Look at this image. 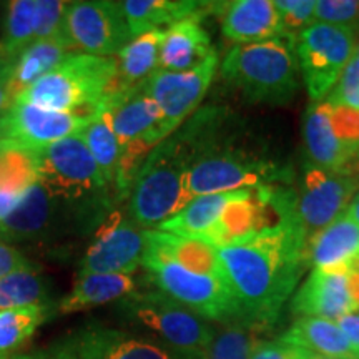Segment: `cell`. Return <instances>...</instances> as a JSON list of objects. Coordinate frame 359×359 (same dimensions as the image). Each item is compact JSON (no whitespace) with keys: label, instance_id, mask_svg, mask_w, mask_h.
I'll return each mask as SVG.
<instances>
[{"label":"cell","instance_id":"cell-1","mask_svg":"<svg viewBox=\"0 0 359 359\" xmlns=\"http://www.w3.org/2000/svg\"><path fill=\"white\" fill-rule=\"evenodd\" d=\"M306 243L299 219H286L217 248L246 325L271 326L278 320L306 266Z\"/></svg>","mask_w":359,"mask_h":359},{"label":"cell","instance_id":"cell-2","mask_svg":"<svg viewBox=\"0 0 359 359\" xmlns=\"http://www.w3.org/2000/svg\"><path fill=\"white\" fill-rule=\"evenodd\" d=\"M222 114L212 107L203 109L148 154L130 190V222L151 230L185 208L188 172L201 151L215 143Z\"/></svg>","mask_w":359,"mask_h":359},{"label":"cell","instance_id":"cell-3","mask_svg":"<svg viewBox=\"0 0 359 359\" xmlns=\"http://www.w3.org/2000/svg\"><path fill=\"white\" fill-rule=\"evenodd\" d=\"M283 39L235 45L219 74L253 105H286L298 92V58Z\"/></svg>","mask_w":359,"mask_h":359},{"label":"cell","instance_id":"cell-4","mask_svg":"<svg viewBox=\"0 0 359 359\" xmlns=\"http://www.w3.org/2000/svg\"><path fill=\"white\" fill-rule=\"evenodd\" d=\"M115 77V57L74 52L30 85L17 100L90 118L109 95Z\"/></svg>","mask_w":359,"mask_h":359},{"label":"cell","instance_id":"cell-5","mask_svg":"<svg viewBox=\"0 0 359 359\" xmlns=\"http://www.w3.org/2000/svg\"><path fill=\"white\" fill-rule=\"evenodd\" d=\"M110 114L111 127L118 138L120 158L115 191L120 198L130 195L133 180L143 161L161 142L172 135L158 105L138 87L110 93L102 103Z\"/></svg>","mask_w":359,"mask_h":359},{"label":"cell","instance_id":"cell-6","mask_svg":"<svg viewBox=\"0 0 359 359\" xmlns=\"http://www.w3.org/2000/svg\"><path fill=\"white\" fill-rule=\"evenodd\" d=\"M142 266L147 269L148 276L158 291L203 320L217 325L243 321L240 304L223 273L208 275L193 271L150 250H147Z\"/></svg>","mask_w":359,"mask_h":359},{"label":"cell","instance_id":"cell-7","mask_svg":"<svg viewBox=\"0 0 359 359\" xmlns=\"http://www.w3.org/2000/svg\"><path fill=\"white\" fill-rule=\"evenodd\" d=\"M120 316L154 331L178 351L205 359L215 326L161 291H135L118 302Z\"/></svg>","mask_w":359,"mask_h":359},{"label":"cell","instance_id":"cell-8","mask_svg":"<svg viewBox=\"0 0 359 359\" xmlns=\"http://www.w3.org/2000/svg\"><path fill=\"white\" fill-rule=\"evenodd\" d=\"M37 182L57 200H98L109 185L80 135L30 151Z\"/></svg>","mask_w":359,"mask_h":359},{"label":"cell","instance_id":"cell-9","mask_svg":"<svg viewBox=\"0 0 359 359\" xmlns=\"http://www.w3.org/2000/svg\"><path fill=\"white\" fill-rule=\"evenodd\" d=\"M285 178L283 168L271 161L222 148L215 142L193 161L187 177L185 195L190 203L200 195L276 185Z\"/></svg>","mask_w":359,"mask_h":359},{"label":"cell","instance_id":"cell-10","mask_svg":"<svg viewBox=\"0 0 359 359\" xmlns=\"http://www.w3.org/2000/svg\"><path fill=\"white\" fill-rule=\"evenodd\" d=\"M351 27L313 24L293 40L304 85L313 102L325 100L351 60L358 43Z\"/></svg>","mask_w":359,"mask_h":359},{"label":"cell","instance_id":"cell-11","mask_svg":"<svg viewBox=\"0 0 359 359\" xmlns=\"http://www.w3.org/2000/svg\"><path fill=\"white\" fill-rule=\"evenodd\" d=\"M87 116L42 109L29 102H13L0 114V150L30 151L77 137L88 123Z\"/></svg>","mask_w":359,"mask_h":359},{"label":"cell","instance_id":"cell-12","mask_svg":"<svg viewBox=\"0 0 359 359\" xmlns=\"http://www.w3.org/2000/svg\"><path fill=\"white\" fill-rule=\"evenodd\" d=\"M65 35L74 50L98 57H116L133 40L120 2H70L65 12Z\"/></svg>","mask_w":359,"mask_h":359},{"label":"cell","instance_id":"cell-13","mask_svg":"<svg viewBox=\"0 0 359 359\" xmlns=\"http://www.w3.org/2000/svg\"><path fill=\"white\" fill-rule=\"evenodd\" d=\"M218 64V52L213 50L206 60L190 70H156L140 85L143 92L158 105L170 132H177L198 109L213 82Z\"/></svg>","mask_w":359,"mask_h":359},{"label":"cell","instance_id":"cell-14","mask_svg":"<svg viewBox=\"0 0 359 359\" xmlns=\"http://www.w3.org/2000/svg\"><path fill=\"white\" fill-rule=\"evenodd\" d=\"M148 246V230H142L122 213L107 218L90 245L77 276L85 275H132L142 266Z\"/></svg>","mask_w":359,"mask_h":359},{"label":"cell","instance_id":"cell-15","mask_svg":"<svg viewBox=\"0 0 359 359\" xmlns=\"http://www.w3.org/2000/svg\"><path fill=\"white\" fill-rule=\"evenodd\" d=\"M359 191V177L326 172L316 165L304 170L302 188L296 193V212L309 238L346 212L349 201Z\"/></svg>","mask_w":359,"mask_h":359},{"label":"cell","instance_id":"cell-16","mask_svg":"<svg viewBox=\"0 0 359 359\" xmlns=\"http://www.w3.org/2000/svg\"><path fill=\"white\" fill-rule=\"evenodd\" d=\"M79 359H201L190 356L160 339L90 323L72 334Z\"/></svg>","mask_w":359,"mask_h":359},{"label":"cell","instance_id":"cell-17","mask_svg":"<svg viewBox=\"0 0 359 359\" xmlns=\"http://www.w3.org/2000/svg\"><path fill=\"white\" fill-rule=\"evenodd\" d=\"M291 311L302 318H325L331 321L359 311L349 266L313 268L306 281L291 299Z\"/></svg>","mask_w":359,"mask_h":359},{"label":"cell","instance_id":"cell-18","mask_svg":"<svg viewBox=\"0 0 359 359\" xmlns=\"http://www.w3.org/2000/svg\"><path fill=\"white\" fill-rule=\"evenodd\" d=\"M210 11L218 15L223 37L236 45L286 37L275 0L210 2Z\"/></svg>","mask_w":359,"mask_h":359},{"label":"cell","instance_id":"cell-19","mask_svg":"<svg viewBox=\"0 0 359 359\" xmlns=\"http://www.w3.org/2000/svg\"><path fill=\"white\" fill-rule=\"evenodd\" d=\"M303 137L313 165L326 172L356 175L359 177L358 156L331 122V105L326 100L311 102L304 115Z\"/></svg>","mask_w":359,"mask_h":359},{"label":"cell","instance_id":"cell-20","mask_svg":"<svg viewBox=\"0 0 359 359\" xmlns=\"http://www.w3.org/2000/svg\"><path fill=\"white\" fill-rule=\"evenodd\" d=\"M201 12L165 29L160 45L158 70H190L206 60L210 53L215 50L210 34L201 25V17H203Z\"/></svg>","mask_w":359,"mask_h":359},{"label":"cell","instance_id":"cell-21","mask_svg":"<svg viewBox=\"0 0 359 359\" xmlns=\"http://www.w3.org/2000/svg\"><path fill=\"white\" fill-rule=\"evenodd\" d=\"M70 53H74V47H72L67 37L34 40L17 57V60L11 65L6 75L12 103L34 82H37L40 77H43L52 69H55Z\"/></svg>","mask_w":359,"mask_h":359},{"label":"cell","instance_id":"cell-22","mask_svg":"<svg viewBox=\"0 0 359 359\" xmlns=\"http://www.w3.org/2000/svg\"><path fill=\"white\" fill-rule=\"evenodd\" d=\"M359 257V226L346 213L308 238L306 264L314 268L349 266Z\"/></svg>","mask_w":359,"mask_h":359},{"label":"cell","instance_id":"cell-23","mask_svg":"<svg viewBox=\"0 0 359 359\" xmlns=\"http://www.w3.org/2000/svg\"><path fill=\"white\" fill-rule=\"evenodd\" d=\"M55 213L57 198L35 182L12 213L0 222V236L13 241L37 238L52 226Z\"/></svg>","mask_w":359,"mask_h":359},{"label":"cell","instance_id":"cell-24","mask_svg":"<svg viewBox=\"0 0 359 359\" xmlns=\"http://www.w3.org/2000/svg\"><path fill=\"white\" fill-rule=\"evenodd\" d=\"M280 339L320 356L359 359V353L349 344L338 323L325 318H299Z\"/></svg>","mask_w":359,"mask_h":359},{"label":"cell","instance_id":"cell-25","mask_svg":"<svg viewBox=\"0 0 359 359\" xmlns=\"http://www.w3.org/2000/svg\"><path fill=\"white\" fill-rule=\"evenodd\" d=\"M206 4L195 0H125L120 2L132 37L165 30L180 20L201 12Z\"/></svg>","mask_w":359,"mask_h":359},{"label":"cell","instance_id":"cell-26","mask_svg":"<svg viewBox=\"0 0 359 359\" xmlns=\"http://www.w3.org/2000/svg\"><path fill=\"white\" fill-rule=\"evenodd\" d=\"M137 291L132 275H85L77 276L74 288L57 304L58 314L85 311L102 304L123 299Z\"/></svg>","mask_w":359,"mask_h":359},{"label":"cell","instance_id":"cell-27","mask_svg":"<svg viewBox=\"0 0 359 359\" xmlns=\"http://www.w3.org/2000/svg\"><path fill=\"white\" fill-rule=\"evenodd\" d=\"M165 30H154L135 37L116 55V77L110 93L138 87L158 70L160 45Z\"/></svg>","mask_w":359,"mask_h":359},{"label":"cell","instance_id":"cell-28","mask_svg":"<svg viewBox=\"0 0 359 359\" xmlns=\"http://www.w3.org/2000/svg\"><path fill=\"white\" fill-rule=\"evenodd\" d=\"M248 188L233 191L210 193V195H200L193 198L185 208L175 213L172 218L160 224L156 230L163 233H172V235L183 238H201L205 235L218 218L222 217L223 210L226 208L231 201L240 198Z\"/></svg>","mask_w":359,"mask_h":359},{"label":"cell","instance_id":"cell-29","mask_svg":"<svg viewBox=\"0 0 359 359\" xmlns=\"http://www.w3.org/2000/svg\"><path fill=\"white\" fill-rule=\"evenodd\" d=\"M147 250L193 271L208 273V275L223 273L218 259V250L198 238H183L160 230H148Z\"/></svg>","mask_w":359,"mask_h":359},{"label":"cell","instance_id":"cell-30","mask_svg":"<svg viewBox=\"0 0 359 359\" xmlns=\"http://www.w3.org/2000/svg\"><path fill=\"white\" fill-rule=\"evenodd\" d=\"M57 308L52 303L0 309V359H11L43 325Z\"/></svg>","mask_w":359,"mask_h":359},{"label":"cell","instance_id":"cell-31","mask_svg":"<svg viewBox=\"0 0 359 359\" xmlns=\"http://www.w3.org/2000/svg\"><path fill=\"white\" fill-rule=\"evenodd\" d=\"M37 0H13L7 4L0 39V77L6 75L17 57L34 42V19Z\"/></svg>","mask_w":359,"mask_h":359},{"label":"cell","instance_id":"cell-32","mask_svg":"<svg viewBox=\"0 0 359 359\" xmlns=\"http://www.w3.org/2000/svg\"><path fill=\"white\" fill-rule=\"evenodd\" d=\"M80 138L87 145L88 151L100 168L107 185L115 187L122 151H120L118 138L111 127L110 114L105 107L100 105V109L90 116L87 127L80 133Z\"/></svg>","mask_w":359,"mask_h":359},{"label":"cell","instance_id":"cell-33","mask_svg":"<svg viewBox=\"0 0 359 359\" xmlns=\"http://www.w3.org/2000/svg\"><path fill=\"white\" fill-rule=\"evenodd\" d=\"M35 182L37 177L30 154L0 150V222L12 213Z\"/></svg>","mask_w":359,"mask_h":359},{"label":"cell","instance_id":"cell-34","mask_svg":"<svg viewBox=\"0 0 359 359\" xmlns=\"http://www.w3.org/2000/svg\"><path fill=\"white\" fill-rule=\"evenodd\" d=\"M50 286L37 268L20 269L0 278V309L50 303Z\"/></svg>","mask_w":359,"mask_h":359},{"label":"cell","instance_id":"cell-35","mask_svg":"<svg viewBox=\"0 0 359 359\" xmlns=\"http://www.w3.org/2000/svg\"><path fill=\"white\" fill-rule=\"evenodd\" d=\"M255 327L243 321H233L215 327L205 359H251L255 341Z\"/></svg>","mask_w":359,"mask_h":359},{"label":"cell","instance_id":"cell-36","mask_svg":"<svg viewBox=\"0 0 359 359\" xmlns=\"http://www.w3.org/2000/svg\"><path fill=\"white\" fill-rule=\"evenodd\" d=\"M67 7H69V2H62V0H37L34 19L35 40L67 37L64 30Z\"/></svg>","mask_w":359,"mask_h":359},{"label":"cell","instance_id":"cell-37","mask_svg":"<svg viewBox=\"0 0 359 359\" xmlns=\"http://www.w3.org/2000/svg\"><path fill=\"white\" fill-rule=\"evenodd\" d=\"M314 6H316V0H275V7L280 13L286 37L291 45L296 35L316 24Z\"/></svg>","mask_w":359,"mask_h":359},{"label":"cell","instance_id":"cell-38","mask_svg":"<svg viewBox=\"0 0 359 359\" xmlns=\"http://www.w3.org/2000/svg\"><path fill=\"white\" fill-rule=\"evenodd\" d=\"M314 22L359 30V0H316Z\"/></svg>","mask_w":359,"mask_h":359},{"label":"cell","instance_id":"cell-39","mask_svg":"<svg viewBox=\"0 0 359 359\" xmlns=\"http://www.w3.org/2000/svg\"><path fill=\"white\" fill-rule=\"evenodd\" d=\"M333 105H343L348 109L359 111V50L356 47L351 60L343 70L338 83L331 90L330 95L325 98Z\"/></svg>","mask_w":359,"mask_h":359},{"label":"cell","instance_id":"cell-40","mask_svg":"<svg viewBox=\"0 0 359 359\" xmlns=\"http://www.w3.org/2000/svg\"><path fill=\"white\" fill-rule=\"evenodd\" d=\"M306 349H302L285 341H258L251 359H304Z\"/></svg>","mask_w":359,"mask_h":359},{"label":"cell","instance_id":"cell-41","mask_svg":"<svg viewBox=\"0 0 359 359\" xmlns=\"http://www.w3.org/2000/svg\"><path fill=\"white\" fill-rule=\"evenodd\" d=\"M11 359H79L72 336L57 341L50 346L30 353H17Z\"/></svg>","mask_w":359,"mask_h":359},{"label":"cell","instance_id":"cell-42","mask_svg":"<svg viewBox=\"0 0 359 359\" xmlns=\"http://www.w3.org/2000/svg\"><path fill=\"white\" fill-rule=\"evenodd\" d=\"M35 268L17 248L0 243V278L20 271V269Z\"/></svg>","mask_w":359,"mask_h":359},{"label":"cell","instance_id":"cell-43","mask_svg":"<svg viewBox=\"0 0 359 359\" xmlns=\"http://www.w3.org/2000/svg\"><path fill=\"white\" fill-rule=\"evenodd\" d=\"M344 336H346L349 344L359 353V311L349 313L346 316H341L336 320Z\"/></svg>","mask_w":359,"mask_h":359},{"label":"cell","instance_id":"cell-44","mask_svg":"<svg viewBox=\"0 0 359 359\" xmlns=\"http://www.w3.org/2000/svg\"><path fill=\"white\" fill-rule=\"evenodd\" d=\"M349 273H351V285H353V293L354 298L359 304V257L349 264Z\"/></svg>","mask_w":359,"mask_h":359},{"label":"cell","instance_id":"cell-45","mask_svg":"<svg viewBox=\"0 0 359 359\" xmlns=\"http://www.w3.org/2000/svg\"><path fill=\"white\" fill-rule=\"evenodd\" d=\"M344 213L348 215V218L351 219V222L356 224V226H359V191L353 196V200L349 201L346 212H344Z\"/></svg>","mask_w":359,"mask_h":359},{"label":"cell","instance_id":"cell-46","mask_svg":"<svg viewBox=\"0 0 359 359\" xmlns=\"http://www.w3.org/2000/svg\"><path fill=\"white\" fill-rule=\"evenodd\" d=\"M11 105H12V98H11V93H8L7 82L4 80V77H0V114H2L4 110H7Z\"/></svg>","mask_w":359,"mask_h":359},{"label":"cell","instance_id":"cell-47","mask_svg":"<svg viewBox=\"0 0 359 359\" xmlns=\"http://www.w3.org/2000/svg\"><path fill=\"white\" fill-rule=\"evenodd\" d=\"M304 359H336V358H326V356H320V354H313V353L306 351V356H304Z\"/></svg>","mask_w":359,"mask_h":359},{"label":"cell","instance_id":"cell-48","mask_svg":"<svg viewBox=\"0 0 359 359\" xmlns=\"http://www.w3.org/2000/svg\"><path fill=\"white\" fill-rule=\"evenodd\" d=\"M358 167H359V156H358Z\"/></svg>","mask_w":359,"mask_h":359},{"label":"cell","instance_id":"cell-49","mask_svg":"<svg viewBox=\"0 0 359 359\" xmlns=\"http://www.w3.org/2000/svg\"><path fill=\"white\" fill-rule=\"evenodd\" d=\"M358 50H359V43H358Z\"/></svg>","mask_w":359,"mask_h":359}]
</instances>
